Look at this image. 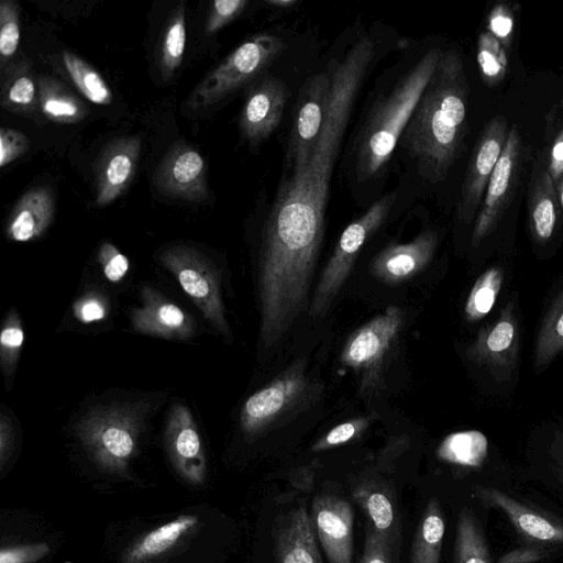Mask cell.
<instances>
[{
    "label": "cell",
    "mask_w": 563,
    "mask_h": 563,
    "mask_svg": "<svg viewBox=\"0 0 563 563\" xmlns=\"http://www.w3.org/2000/svg\"><path fill=\"white\" fill-rule=\"evenodd\" d=\"M556 197H558L559 202L561 203V206L563 208V175L556 181Z\"/></svg>",
    "instance_id": "51"
},
{
    "label": "cell",
    "mask_w": 563,
    "mask_h": 563,
    "mask_svg": "<svg viewBox=\"0 0 563 563\" xmlns=\"http://www.w3.org/2000/svg\"><path fill=\"white\" fill-rule=\"evenodd\" d=\"M507 120L494 117L484 129L474 147L459 203V218L468 224L475 218L493 170L501 155L508 136Z\"/></svg>",
    "instance_id": "15"
},
{
    "label": "cell",
    "mask_w": 563,
    "mask_h": 563,
    "mask_svg": "<svg viewBox=\"0 0 563 563\" xmlns=\"http://www.w3.org/2000/svg\"><path fill=\"white\" fill-rule=\"evenodd\" d=\"M286 44L274 34H257L244 41L213 68L191 91L186 107L206 109L260 78L285 51Z\"/></svg>",
    "instance_id": "5"
},
{
    "label": "cell",
    "mask_w": 563,
    "mask_h": 563,
    "mask_svg": "<svg viewBox=\"0 0 563 563\" xmlns=\"http://www.w3.org/2000/svg\"><path fill=\"white\" fill-rule=\"evenodd\" d=\"M437 245V233L423 231L408 243L393 244L382 250L373 258L369 271L376 279L387 285L404 283L428 266Z\"/></svg>",
    "instance_id": "22"
},
{
    "label": "cell",
    "mask_w": 563,
    "mask_h": 563,
    "mask_svg": "<svg viewBox=\"0 0 563 563\" xmlns=\"http://www.w3.org/2000/svg\"><path fill=\"white\" fill-rule=\"evenodd\" d=\"M489 512L506 520L514 545L539 553L547 563L563 561V506L512 473L474 484L466 492Z\"/></svg>",
    "instance_id": "3"
},
{
    "label": "cell",
    "mask_w": 563,
    "mask_h": 563,
    "mask_svg": "<svg viewBox=\"0 0 563 563\" xmlns=\"http://www.w3.org/2000/svg\"><path fill=\"white\" fill-rule=\"evenodd\" d=\"M468 84L461 54L442 52L400 137L421 175L431 183L449 174L465 134Z\"/></svg>",
    "instance_id": "2"
},
{
    "label": "cell",
    "mask_w": 563,
    "mask_h": 563,
    "mask_svg": "<svg viewBox=\"0 0 563 563\" xmlns=\"http://www.w3.org/2000/svg\"><path fill=\"white\" fill-rule=\"evenodd\" d=\"M297 0H268L267 3L278 9H287L295 5Z\"/></svg>",
    "instance_id": "50"
},
{
    "label": "cell",
    "mask_w": 563,
    "mask_h": 563,
    "mask_svg": "<svg viewBox=\"0 0 563 563\" xmlns=\"http://www.w3.org/2000/svg\"><path fill=\"white\" fill-rule=\"evenodd\" d=\"M506 278L501 265H492L475 280L464 305V316L468 322L483 320L495 307Z\"/></svg>",
    "instance_id": "33"
},
{
    "label": "cell",
    "mask_w": 563,
    "mask_h": 563,
    "mask_svg": "<svg viewBox=\"0 0 563 563\" xmlns=\"http://www.w3.org/2000/svg\"><path fill=\"white\" fill-rule=\"evenodd\" d=\"M185 47V3L180 2L169 15V20L163 34L159 55V68L162 78L164 80H169L180 66Z\"/></svg>",
    "instance_id": "34"
},
{
    "label": "cell",
    "mask_w": 563,
    "mask_h": 563,
    "mask_svg": "<svg viewBox=\"0 0 563 563\" xmlns=\"http://www.w3.org/2000/svg\"><path fill=\"white\" fill-rule=\"evenodd\" d=\"M446 520L438 497H432L416 529L410 563H440Z\"/></svg>",
    "instance_id": "31"
},
{
    "label": "cell",
    "mask_w": 563,
    "mask_h": 563,
    "mask_svg": "<svg viewBox=\"0 0 563 563\" xmlns=\"http://www.w3.org/2000/svg\"><path fill=\"white\" fill-rule=\"evenodd\" d=\"M563 352V287L549 305L538 327L532 365L536 374L544 372Z\"/></svg>",
    "instance_id": "30"
},
{
    "label": "cell",
    "mask_w": 563,
    "mask_h": 563,
    "mask_svg": "<svg viewBox=\"0 0 563 563\" xmlns=\"http://www.w3.org/2000/svg\"><path fill=\"white\" fill-rule=\"evenodd\" d=\"M442 51L432 47L405 74L369 113L357 140L356 176L366 181L380 174L390 159Z\"/></svg>",
    "instance_id": "4"
},
{
    "label": "cell",
    "mask_w": 563,
    "mask_h": 563,
    "mask_svg": "<svg viewBox=\"0 0 563 563\" xmlns=\"http://www.w3.org/2000/svg\"><path fill=\"white\" fill-rule=\"evenodd\" d=\"M206 172L205 159L196 148L175 143L157 166L153 179L165 196L200 202L209 196Z\"/></svg>",
    "instance_id": "17"
},
{
    "label": "cell",
    "mask_w": 563,
    "mask_h": 563,
    "mask_svg": "<svg viewBox=\"0 0 563 563\" xmlns=\"http://www.w3.org/2000/svg\"><path fill=\"white\" fill-rule=\"evenodd\" d=\"M367 424L366 418H355L340 423L320 438L311 450L318 452L344 444L361 434Z\"/></svg>",
    "instance_id": "40"
},
{
    "label": "cell",
    "mask_w": 563,
    "mask_h": 563,
    "mask_svg": "<svg viewBox=\"0 0 563 563\" xmlns=\"http://www.w3.org/2000/svg\"><path fill=\"white\" fill-rule=\"evenodd\" d=\"M558 197L554 181L548 170L540 172L534 178L529 202V225L536 243L549 242L556 228Z\"/></svg>",
    "instance_id": "32"
},
{
    "label": "cell",
    "mask_w": 563,
    "mask_h": 563,
    "mask_svg": "<svg viewBox=\"0 0 563 563\" xmlns=\"http://www.w3.org/2000/svg\"><path fill=\"white\" fill-rule=\"evenodd\" d=\"M354 497L371 520V528L390 543V537L396 527V515L393 501L387 494L379 489L361 487L355 490Z\"/></svg>",
    "instance_id": "36"
},
{
    "label": "cell",
    "mask_w": 563,
    "mask_h": 563,
    "mask_svg": "<svg viewBox=\"0 0 563 563\" xmlns=\"http://www.w3.org/2000/svg\"><path fill=\"white\" fill-rule=\"evenodd\" d=\"M48 553L49 547L44 542L3 547L0 551V563H34Z\"/></svg>",
    "instance_id": "45"
},
{
    "label": "cell",
    "mask_w": 563,
    "mask_h": 563,
    "mask_svg": "<svg viewBox=\"0 0 563 563\" xmlns=\"http://www.w3.org/2000/svg\"><path fill=\"white\" fill-rule=\"evenodd\" d=\"M389 544L385 537L369 527L360 563H393Z\"/></svg>",
    "instance_id": "46"
},
{
    "label": "cell",
    "mask_w": 563,
    "mask_h": 563,
    "mask_svg": "<svg viewBox=\"0 0 563 563\" xmlns=\"http://www.w3.org/2000/svg\"><path fill=\"white\" fill-rule=\"evenodd\" d=\"M41 112L58 124H75L88 114L86 104L64 84L51 76H40L36 80Z\"/></svg>",
    "instance_id": "29"
},
{
    "label": "cell",
    "mask_w": 563,
    "mask_h": 563,
    "mask_svg": "<svg viewBox=\"0 0 563 563\" xmlns=\"http://www.w3.org/2000/svg\"><path fill=\"white\" fill-rule=\"evenodd\" d=\"M521 343V320L516 297H511L495 319L483 325L465 347V357L497 388L517 382Z\"/></svg>",
    "instance_id": "6"
},
{
    "label": "cell",
    "mask_w": 563,
    "mask_h": 563,
    "mask_svg": "<svg viewBox=\"0 0 563 563\" xmlns=\"http://www.w3.org/2000/svg\"><path fill=\"white\" fill-rule=\"evenodd\" d=\"M288 101V89L277 77L265 75L249 87L239 125L243 137L255 145L279 125Z\"/></svg>",
    "instance_id": "18"
},
{
    "label": "cell",
    "mask_w": 563,
    "mask_h": 563,
    "mask_svg": "<svg viewBox=\"0 0 563 563\" xmlns=\"http://www.w3.org/2000/svg\"><path fill=\"white\" fill-rule=\"evenodd\" d=\"M330 89L328 70L310 76L301 86L288 142L290 168L302 166L309 159L325 119Z\"/></svg>",
    "instance_id": "14"
},
{
    "label": "cell",
    "mask_w": 563,
    "mask_h": 563,
    "mask_svg": "<svg viewBox=\"0 0 563 563\" xmlns=\"http://www.w3.org/2000/svg\"><path fill=\"white\" fill-rule=\"evenodd\" d=\"M312 523L330 563H352L354 514L351 505L334 495L317 496Z\"/></svg>",
    "instance_id": "21"
},
{
    "label": "cell",
    "mask_w": 563,
    "mask_h": 563,
    "mask_svg": "<svg viewBox=\"0 0 563 563\" xmlns=\"http://www.w3.org/2000/svg\"><path fill=\"white\" fill-rule=\"evenodd\" d=\"M142 300L143 306L132 313L136 331L176 340H186L194 334V322L186 312L157 291L145 288Z\"/></svg>",
    "instance_id": "24"
},
{
    "label": "cell",
    "mask_w": 563,
    "mask_h": 563,
    "mask_svg": "<svg viewBox=\"0 0 563 563\" xmlns=\"http://www.w3.org/2000/svg\"><path fill=\"white\" fill-rule=\"evenodd\" d=\"M521 158V136L514 125L487 184L482 207L475 218L471 243L477 247L496 228L504 212Z\"/></svg>",
    "instance_id": "16"
},
{
    "label": "cell",
    "mask_w": 563,
    "mask_h": 563,
    "mask_svg": "<svg viewBox=\"0 0 563 563\" xmlns=\"http://www.w3.org/2000/svg\"><path fill=\"white\" fill-rule=\"evenodd\" d=\"M24 341V332L15 313L8 317L0 335L2 367L10 374Z\"/></svg>",
    "instance_id": "39"
},
{
    "label": "cell",
    "mask_w": 563,
    "mask_h": 563,
    "mask_svg": "<svg viewBox=\"0 0 563 563\" xmlns=\"http://www.w3.org/2000/svg\"><path fill=\"white\" fill-rule=\"evenodd\" d=\"M395 199V194L385 195L344 229L317 284L309 307L311 317H323L330 309L362 247L384 223Z\"/></svg>",
    "instance_id": "8"
},
{
    "label": "cell",
    "mask_w": 563,
    "mask_h": 563,
    "mask_svg": "<svg viewBox=\"0 0 563 563\" xmlns=\"http://www.w3.org/2000/svg\"><path fill=\"white\" fill-rule=\"evenodd\" d=\"M198 527V517L180 515L145 533L130 545L122 556L123 563H152L162 559Z\"/></svg>",
    "instance_id": "27"
},
{
    "label": "cell",
    "mask_w": 563,
    "mask_h": 563,
    "mask_svg": "<svg viewBox=\"0 0 563 563\" xmlns=\"http://www.w3.org/2000/svg\"><path fill=\"white\" fill-rule=\"evenodd\" d=\"M20 43V7L13 0L0 3V55L1 66L16 52Z\"/></svg>",
    "instance_id": "38"
},
{
    "label": "cell",
    "mask_w": 563,
    "mask_h": 563,
    "mask_svg": "<svg viewBox=\"0 0 563 563\" xmlns=\"http://www.w3.org/2000/svg\"><path fill=\"white\" fill-rule=\"evenodd\" d=\"M404 323V313L388 306L383 313L353 331L344 343L341 362L362 374V390L375 384L383 358L396 340Z\"/></svg>",
    "instance_id": "11"
},
{
    "label": "cell",
    "mask_w": 563,
    "mask_h": 563,
    "mask_svg": "<svg viewBox=\"0 0 563 563\" xmlns=\"http://www.w3.org/2000/svg\"><path fill=\"white\" fill-rule=\"evenodd\" d=\"M276 558L278 563H322L305 506L292 509L283 520L276 537Z\"/></svg>",
    "instance_id": "26"
},
{
    "label": "cell",
    "mask_w": 563,
    "mask_h": 563,
    "mask_svg": "<svg viewBox=\"0 0 563 563\" xmlns=\"http://www.w3.org/2000/svg\"><path fill=\"white\" fill-rule=\"evenodd\" d=\"M548 173L553 181L563 175V130L555 137L549 157Z\"/></svg>",
    "instance_id": "48"
},
{
    "label": "cell",
    "mask_w": 563,
    "mask_h": 563,
    "mask_svg": "<svg viewBox=\"0 0 563 563\" xmlns=\"http://www.w3.org/2000/svg\"><path fill=\"white\" fill-rule=\"evenodd\" d=\"M63 63L73 84L89 101L107 106L112 92L101 75L86 60L70 52L63 53Z\"/></svg>",
    "instance_id": "35"
},
{
    "label": "cell",
    "mask_w": 563,
    "mask_h": 563,
    "mask_svg": "<svg viewBox=\"0 0 563 563\" xmlns=\"http://www.w3.org/2000/svg\"><path fill=\"white\" fill-rule=\"evenodd\" d=\"M477 64L483 80L489 86L498 85L507 71L506 49L487 31L482 32L477 40Z\"/></svg>",
    "instance_id": "37"
},
{
    "label": "cell",
    "mask_w": 563,
    "mask_h": 563,
    "mask_svg": "<svg viewBox=\"0 0 563 563\" xmlns=\"http://www.w3.org/2000/svg\"><path fill=\"white\" fill-rule=\"evenodd\" d=\"M518 468L522 479L563 506V424L547 422L534 428Z\"/></svg>",
    "instance_id": "12"
},
{
    "label": "cell",
    "mask_w": 563,
    "mask_h": 563,
    "mask_svg": "<svg viewBox=\"0 0 563 563\" xmlns=\"http://www.w3.org/2000/svg\"><path fill=\"white\" fill-rule=\"evenodd\" d=\"M159 258L206 319L228 338L230 329L224 317L219 276L211 262L196 249L186 245L168 247Z\"/></svg>",
    "instance_id": "10"
},
{
    "label": "cell",
    "mask_w": 563,
    "mask_h": 563,
    "mask_svg": "<svg viewBox=\"0 0 563 563\" xmlns=\"http://www.w3.org/2000/svg\"><path fill=\"white\" fill-rule=\"evenodd\" d=\"M104 276L113 283L121 280L128 269L129 261L113 244L104 242L98 253Z\"/></svg>",
    "instance_id": "44"
},
{
    "label": "cell",
    "mask_w": 563,
    "mask_h": 563,
    "mask_svg": "<svg viewBox=\"0 0 563 563\" xmlns=\"http://www.w3.org/2000/svg\"><path fill=\"white\" fill-rule=\"evenodd\" d=\"M249 4L247 0H216L211 3L206 23L208 34L216 33L236 19Z\"/></svg>",
    "instance_id": "42"
},
{
    "label": "cell",
    "mask_w": 563,
    "mask_h": 563,
    "mask_svg": "<svg viewBox=\"0 0 563 563\" xmlns=\"http://www.w3.org/2000/svg\"><path fill=\"white\" fill-rule=\"evenodd\" d=\"M489 516L490 512L467 494L456 511L453 563H496L487 533Z\"/></svg>",
    "instance_id": "23"
},
{
    "label": "cell",
    "mask_w": 563,
    "mask_h": 563,
    "mask_svg": "<svg viewBox=\"0 0 563 563\" xmlns=\"http://www.w3.org/2000/svg\"><path fill=\"white\" fill-rule=\"evenodd\" d=\"M13 449V430L12 424L7 417H1L0 422V466L4 467Z\"/></svg>",
    "instance_id": "49"
},
{
    "label": "cell",
    "mask_w": 563,
    "mask_h": 563,
    "mask_svg": "<svg viewBox=\"0 0 563 563\" xmlns=\"http://www.w3.org/2000/svg\"><path fill=\"white\" fill-rule=\"evenodd\" d=\"M166 450L177 474L190 485L206 479L207 464L200 434L189 409L174 405L166 426Z\"/></svg>",
    "instance_id": "19"
},
{
    "label": "cell",
    "mask_w": 563,
    "mask_h": 563,
    "mask_svg": "<svg viewBox=\"0 0 563 563\" xmlns=\"http://www.w3.org/2000/svg\"><path fill=\"white\" fill-rule=\"evenodd\" d=\"M515 27V16L510 7L497 3L487 16V32L496 37L504 48L510 47Z\"/></svg>",
    "instance_id": "41"
},
{
    "label": "cell",
    "mask_w": 563,
    "mask_h": 563,
    "mask_svg": "<svg viewBox=\"0 0 563 563\" xmlns=\"http://www.w3.org/2000/svg\"><path fill=\"white\" fill-rule=\"evenodd\" d=\"M30 144V139L21 131L2 128L0 130V167H4L26 153Z\"/></svg>",
    "instance_id": "43"
},
{
    "label": "cell",
    "mask_w": 563,
    "mask_h": 563,
    "mask_svg": "<svg viewBox=\"0 0 563 563\" xmlns=\"http://www.w3.org/2000/svg\"><path fill=\"white\" fill-rule=\"evenodd\" d=\"M54 213L55 198L51 188H31L14 205L7 222V236L15 242L37 239L52 223Z\"/></svg>",
    "instance_id": "25"
},
{
    "label": "cell",
    "mask_w": 563,
    "mask_h": 563,
    "mask_svg": "<svg viewBox=\"0 0 563 563\" xmlns=\"http://www.w3.org/2000/svg\"><path fill=\"white\" fill-rule=\"evenodd\" d=\"M373 56L374 43L364 36L329 65L330 99L321 132L307 163L282 181L263 241H295L320 250L332 170Z\"/></svg>",
    "instance_id": "1"
},
{
    "label": "cell",
    "mask_w": 563,
    "mask_h": 563,
    "mask_svg": "<svg viewBox=\"0 0 563 563\" xmlns=\"http://www.w3.org/2000/svg\"><path fill=\"white\" fill-rule=\"evenodd\" d=\"M142 142L136 135L120 136L101 151L96 172L95 205L106 207L115 201L134 178Z\"/></svg>",
    "instance_id": "20"
},
{
    "label": "cell",
    "mask_w": 563,
    "mask_h": 563,
    "mask_svg": "<svg viewBox=\"0 0 563 563\" xmlns=\"http://www.w3.org/2000/svg\"><path fill=\"white\" fill-rule=\"evenodd\" d=\"M76 429L84 449L100 470L125 476L139 435V420L132 410L118 407L93 410Z\"/></svg>",
    "instance_id": "7"
},
{
    "label": "cell",
    "mask_w": 563,
    "mask_h": 563,
    "mask_svg": "<svg viewBox=\"0 0 563 563\" xmlns=\"http://www.w3.org/2000/svg\"><path fill=\"white\" fill-rule=\"evenodd\" d=\"M437 456L471 475L468 486L501 477L516 468L484 432L475 429L448 434L438 446Z\"/></svg>",
    "instance_id": "13"
},
{
    "label": "cell",
    "mask_w": 563,
    "mask_h": 563,
    "mask_svg": "<svg viewBox=\"0 0 563 563\" xmlns=\"http://www.w3.org/2000/svg\"><path fill=\"white\" fill-rule=\"evenodd\" d=\"M1 106L7 111L32 119L41 111L37 84L26 60L14 63L3 70Z\"/></svg>",
    "instance_id": "28"
},
{
    "label": "cell",
    "mask_w": 563,
    "mask_h": 563,
    "mask_svg": "<svg viewBox=\"0 0 563 563\" xmlns=\"http://www.w3.org/2000/svg\"><path fill=\"white\" fill-rule=\"evenodd\" d=\"M106 313L104 303L95 296L85 297L75 305V314L84 323L102 320Z\"/></svg>",
    "instance_id": "47"
},
{
    "label": "cell",
    "mask_w": 563,
    "mask_h": 563,
    "mask_svg": "<svg viewBox=\"0 0 563 563\" xmlns=\"http://www.w3.org/2000/svg\"><path fill=\"white\" fill-rule=\"evenodd\" d=\"M306 363L298 358L244 402L240 423L246 435L258 434L298 408L311 391Z\"/></svg>",
    "instance_id": "9"
}]
</instances>
